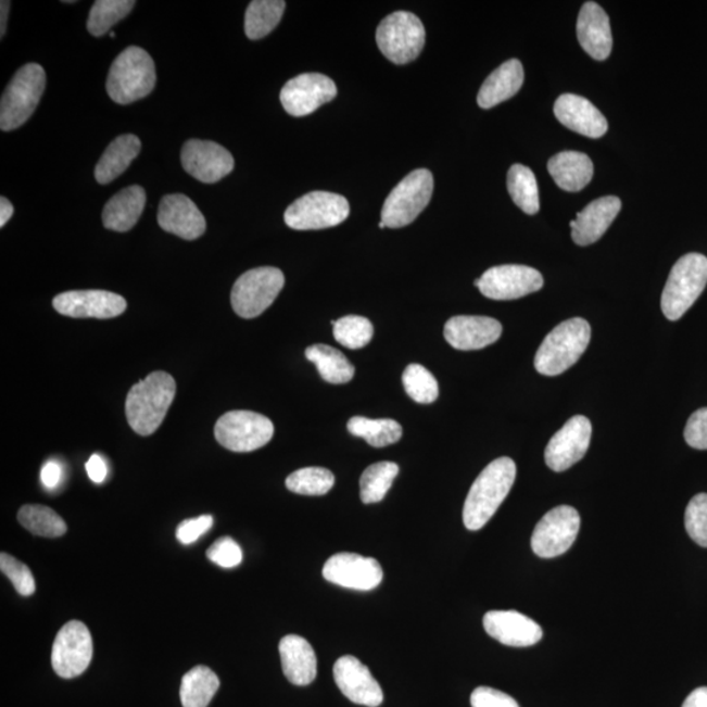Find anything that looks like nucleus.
Instances as JSON below:
<instances>
[{"instance_id":"nucleus-1","label":"nucleus","mask_w":707,"mask_h":707,"mask_svg":"<svg viewBox=\"0 0 707 707\" xmlns=\"http://www.w3.org/2000/svg\"><path fill=\"white\" fill-rule=\"evenodd\" d=\"M516 479V465L509 457L490 463L471 485L464 503L463 520L469 531H479L489 523L506 500Z\"/></svg>"},{"instance_id":"nucleus-2","label":"nucleus","mask_w":707,"mask_h":707,"mask_svg":"<svg viewBox=\"0 0 707 707\" xmlns=\"http://www.w3.org/2000/svg\"><path fill=\"white\" fill-rule=\"evenodd\" d=\"M176 396V381L164 371L152 373L127 394V422L138 435L149 437L161 428Z\"/></svg>"},{"instance_id":"nucleus-3","label":"nucleus","mask_w":707,"mask_h":707,"mask_svg":"<svg viewBox=\"0 0 707 707\" xmlns=\"http://www.w3.org/2000/svg\"><path fill=\"white\" fill-rule=\"evenodd\" d=\"M591 341V327L584 318H570L547 334L534 356V367L545 376L568 371L581 358Z\"/></svg>"},{"instance_id":"nucleus-4","label":"nucleus","mask_w":707,"mask_h":707,"mask_svg":"<svg viewBox=\"0 0 707 707\" xmlns=\"http://www.w3.org/2000/svg\"><path fill=\"white\" fill-rule=\"evenodd\" d=\"M156 85L155 63L142 48L129 47L110 70L106 92L114 103L126 105L152 92Z\"/></svg>"},{"instance_id":"nucleus-5","label":"nucleus","mask_w":707,"mask_h":707,"mask_svg":"<svg viewBox=\"0 0 707 707\" xmlns=\"http://www.w3.org/2000/svg\"><path fill=\"white\" fill-rule=\"evenodd\" d=\"M707 285V258L690 253L673 265L661 294V311L668 320L677 321L696 303Z\"/></svg>"},{"instance_id":"nucleus-6","label":"nucleus","mask_w":707,"mask_h":707,"mask_svg":"<svg viewBox=\"0 0 707 707\" xmlns=\"http://www.w3.org/2000/svg\"><path fill=\"white\" fill-rule=\"evenodd\" d=\"M47 86V74L37 63H28L15 74L0 101V127L11 131L34 114Z\"/></svg>"},{"instance_id":"nucleus-7","label":"nucleus","mask_w":707,"mask_h":707,"mask_svg":"<svg viewBox=\"0 0 707 707\" xmlns=\"http://www.w3.org/2000/svg\"><path fill=\"white\" fill-rule=\"evenodd\" d=\"M426 42V30L419 17L397 11L387 16L376 30L380 52L394 65H406L418 59Z\"/></svg>"},{"instance_id":"nucleus-8","label":"nucleus","mask_w":707,"mask_h":707,"mask_svg":"<svg viewBox=\"0 0 707 707\" xmlns=\"http://www.w3.org/2000/svg\"><path fill=\"white\" fill-rule=\"evenodd\" d=\"M434 192V177L428 169H416L394 188L381 210V222L390 228H403L428 207Z\"/></svg>"},{"instance_id":"nucleus-9","label":"nucleus","mask_w":707,"mask_h":707,"mask_svg":"<svg viewBox=\"0 0 707 707\" xmlns=\"http://www.w3.org/2000/svg\"><path fill=\"white\" fill-rule=\"evenodd\" d=\"M285 286L283 273L277 267H256L236 280L231 292L235 314L254 318L264 314Z\"/></svg>"},{"instance_id":"nucleus-10","label":"nucleus","mask_w":707,"mask_h":707,"mask_svg":"<svg viewBox=\"0 0 707 707\" xmlns=\"http://www.w3.org/2000/svg\"><path fill=\"white\" fill-rule=\"evenodd\" d=\"M350 205L345 197L329 192H311L286 210L285 222L298 231H312L341 225L348 219Z\"/></svg>"},{"instance_id":"nucleus-11","label":"nucleus","mask_w":707,"mask_h":707,"mask_svg":"<svg viewBox=\"0 0 707 707\" xmlns=\"http://www.w3.org/2000/svg\"><path fill=\"white\" fill-rule=\"evenodd\" d=\"M216 441L233 452H252L272 441L274 425L263 414L233 411L223 414L215 425Z\"/></svg>"},{"instance_id":"nucleus-12","label":"nucleus","mask_w":707,"mask_h":707,"mask_svg":"<svg viewBox=\"0 0 707 707\" xmlns=\"http://www.w3.org/2000/svg\"><path fill=\"white\" fill-rule=\"evenodd\" d=\"M581 516L575 507L558 506L544 515L534 528L532 551L540 558L563 556L577 540Z\"/></svg>"},{"instance_id":"nucleus-13","label":"nucleus","mask_w":707,"mask_h":707,"mask_svg":"<svg viewBox=\"0 0 707 707\" xmlns=\"http://www.w3.org/2000/svg\"><path fill=\"white\" fill-rule=\"evenodd\" d=\"M475 286L493 301H515L543 289L544 278L530 266L502 265L483 273L475 280Z\"/></svg>"},{"instance_id":"nucleus-14","label":"nucleus","mask_w":707,"mask_h":707,"mask_svg":"<svg viewBox=\"0 0 707 707\" xmlns=\"http://www.w3.org/2000/svg\"><path fill=\"white\" fill-rule=\"evenodd\" d=\"M93 654L92 636L80 621H70L55 636L52 649V666L62 679L80 677Z\"/></svg>"},{"instance_id":"nucleus-15","label":"nucleus","mask_w":707,"mask_h":707,"mask_svg":"<svg viewBox=\"0 0 707 707\" xmlns=\"http://www.w3.org/2000/svg\"><path fill=\"white\" fill-rule=\"evenodd\" d=\"M337 97L334 81L327 75L307 73L286 83L280 91V103L294 117L314 113Z\"/></svg>"},{"instance_id":"nucleus-16","label":"nucleus","mask_w":707,"mask_h":707,"mask_svg":"<svg viewBox=\"0 0 707 707\" xmlns=\"http://www.w3.org/2000/svg\"><path fill=\"white\" fill-rule=\"evenodd\" d=\"M328 582L356 591H371L383 581L384 572L375 558L356 553H337L324 565Z\"/></svg>"},{"instance_id":"nucleus-17","label":"nucleus","mask_w":707,"mask_h":707,"mask_svg":"<svg viewBox=\"0 0 707 707\" xmlns=\"http://www.w3.org/2000/svg\"><path fill=\"white\" fill-rule=\"evenodd\" d=\"M181 164L195 180L215 184L225 178L235 167L231 152L212 140L190 139L184 144Z\"/></svg>"},{"instance_id":"nucleus-18","label":"nucleus","mask_w":707,"mask_h":707,"mask_svg":"<svg viewBox=\"0 0 707 707\" xmlns=\"http://www.w3.org/2000/svg\"><path fill=\"white\" fill-rule=\"evenodd\" d=\"M592 435L589 418L576 416L565 424L547 443L545 462L554 471H565L588 454Z\"/></svg>"},{"instance_id":"nucleus-19","label":"nucleus","mask_w":707,"mask_h":707,"mask_svg":"<svg viewBox=\"0 0 707 707\" xmlns=\"http://www.w3.org/2000/svg\"><path fill=\"white\" fill-rule=\"evenodd\" d=\"M53 307L59 314L74 318H113L124 314L127 303L111 291L81 290L55 296Z\"/></svg>"},{"instance_id":"nucleus-20","label":"nucleus","mask_w":707,"mask_h":707,"mask_svg":"<svg viewBox=\"0 0 707 707\" xmlns=\"http://www.w3.org/2000/svg\"><path fill=\"white\" fill-rule=\"evenodd\" d=\"M333 677L343 696L352 703L378 707L383 704L384 694L378 681L375 680L368 667L355 656H342L336 661Z\"/></svg>"},{"instance_id":"nucleus-21","label":"nucleus","mask_w":707,"mask_h":707,"mask_svg":"<svg viewBox=\"0 0 707 707\" xmlns=\"http://www.w3.org/2000/svg\"><path fill=\"white\" fill-rule=\"evenodd\" d=\"M483 628L492 639L509 647L536 645L544 634L536 621L516 610L488 611Z\"/></svg>"},{"instance_id":"nucleus-22","label":"nucleus","mask_w":707,"mask_h":707,"mask_svg":"<svg viewBox=\"0 0 707 707\" xmlns=\"http://www.w3.org/2000/svg\"><path fill=\"white\" fill-rule=\"evenodd\" d=\"M157 222L164 231L184 240H195L206 231L205 216L195 203L184 194L165 195L159 206Z\"/></svg>"},{"instance_id":"nucleus-23","label":"nucleus","mask_w":707,"mask_h":707,"mask_svg":"<svg viewBox=\"0 0 707 707\" xmlns=\"http://www.w3.org/2000/svg\"><path fill=\"white\" fill-rule=\"evenodd\" d=\"M501 336L502 324L487 316H455L444 325V339L463 352L493 345Z\"/></svg>"},{"instance_id":"nucleus-24","label":"nucleus","mask_w":707,"mask_h":707,"mask_svg":"<svg viewBox=\"0 0 707 707\" xmlns=\"http://www.w3.org/2000/svg\"><path fill=\"white\" fill-rule=\"evenodd\" d=\"M554 114L571 131L589 138H602L608 131V121L590 100L575 93L560 94Z\"/></svg>"},{"instance_id":"nucleus-25","label":"nucleus","mask_w":707,"mask_h":707,"mask_svg":"<svg viewBox=\"0 0 707 707\" xmlns=\"http://www.w3.org/2000/svg\"><path fill=\"white\" fill-rule=\"evenodd\" d=\"M621 200L615 195L592 201L577 214L576 220L570 222L572 241L581 247L596 243L608 231L621 212Z\"/></svg>"},{"instance_id":"nucleus-26","label":"nucleus","mask_w":707,"mask_h":707,"mask_svg":"<svg viewBox=\"0 0 707 707\" xmlns=\"http://www.w3.org/2000/svg\"><path fill=\"white\" fill-rule=\"evenodd\" d=\"M578 41L591 59L605 61L614 48L609 16L595 2L583 4L577 23Z\"/></svg>"},{"instance_id":"nucleus-27","label":"nucleus","mask_w":707,"mask_h":707,"mask_svg":"<svg viewBox=\"0 0 707 707\" xmlns=\"http://www.w3.org/2000/svg\"><path fill=\"white\" fill-rule=\"evenodd\" d=\"M280 661L286 679L291 684L305 686L314 683L317 658L314 647L301 635H286L279 642Z\"/></svg>"},{"instance_id":"nucleus-28","label":"nucleus","mask_w":707,"mask_h":707,"mask_svg":"<svg viewBox=\"0 0 707 707\" xmlns=\"http://www.w3.org/2000/svg\"><path fill=\"white\" fill-rule=\"evenodd\" d=\"M525 83V68L518 60H509L488 76L477 97L482 110H490L515 97Z\"/></svg>"},{"instance_id":"nucleus-29","label":"nucleus","mask_w":707,"mask_h":707,"mask_svg":"<svg viewBox=\"0 0 707 707\" xmlns=\"http://www.w3.org/2000/svg\"><path fill=\"white\" fill-rule=\"evenodd\" d=\"M553 180L566 192H581L594 177V163L578 151H564L554 155L547 162Z\"/></svg>"},{"instance_id":"nucleus-30","label":"nucleus","mask_w":707,"mask_h":707,"mask_svg":"<svg viewBox=\"0 0 707 707\" xmlns=\"http://www.w3.org/2000/svg\"><path fill=\"white\" fill-rule=\"evenodd\" d=\"M144 205L146 192L139 185L121 190L104 207V227L111 231H129L137 225Z\"/></svg>"},{"instance_id":"nucleus-31","label":"nucleus","mask_w":707,"mask_h":707,"mask_svg":"<svg viewBox=\"0 0 707 707\" xmlns=\"http://www.w3.org/2000/svg\"><path fill=\"white\" fill-rule=\"evenodd\" d=\"M142 149V143L138 137L132 134H125L113 140L108 146L103 156H101L97 169H94V177L99 184H110L124 174L130 167L134 159H136Z\"/></svg>"},{"instance_id":"nucleus-32","label":"nucleus","mask_w":707,"mask_h":707,"mask_svg":"<svg viewBox=\"0 0 707 707\" xmlns=\"http://www.w3.org/2000/svg\"><path fill=\"white\" fill-rule=\"evenodd\" d=\"M305 356L327 383L346 384L354 378L355 368L340 350L317 343L305 350Z\"/></svg>"},{"instance_id":"nucleus-33","label":"nucleus","mask_w":707,"mask_h":707,"mask_svg":"<svg viewBox=\"0 0 707 707\" xmlns=\"http://www.w3.org/2000/svg\"><path fill=\"white\" fill-rule=\"evenodd\" d=\"M220 686L219 678L205 666H197L184 674L180 687L184 707H207Z\"/></svg>"},{"instance_id":"nucleus-34","label":"nucleus","mask_w":707,"mask_h":707,"mask_svg":"<svg viewBox=\"0 0 707 707\" xmlns=\"http://www.w3.org/2000/svg\"><path fill=\"white\" fill-rule=\"evenodd\" d=\"M348 430L356 438H363L375 449L397 443L403 437V428L394 419H369L353 417L349 420Z\"/></svg>"},{"instance_id":"nucleus-35","label":"nucleus","mask_w":707,"mask_h":707,"mask_svg":"<svg viewBox=\"0 0 707 707\" xmlns=\"http://www.w3.org/2000/svg\"><path fill=\"white\" fill-rule=\"evenodd\" d=\"M507 189L515 205L528 215L540 210V197L536 177L526 165L514 164L508 171Z\"/></svg>"},{"instance_id":"nucleus-36","label":"nucleus","mask_w":707,"mask_h":707,"mask_svg":"<svg viewBox=\"0 0 707 707\" xmlns=\"http://www.w3.org/2000/svg\"><path fill=\"white\" fill-rule=\"evenodd\" d=\"M283 0H253L245 12V35L261 40L277 27L283 16Z\"/></svg>"},{"instance_id":"nucleus-37","label":"nucleus","mask_w":707,"mask_h":707,"mask_svg":"<svg viewBox=\"0 0 707 707\" xmlns=\"http://www.w3.org/2000/svg\"><path fill=\"white\" fill-rule=\"evenodd\" d=\"M18 523L36 536L55 539L67 532L65 520L54 509L41 505H27L17 514Z\"/></svg>"},{"instance_id":"nucleus-38","label":"nucleus","mask_w":707,"mask_h":707,"mask_svg":"<svg viewBox=\"0 0 707 707\" xmlns=\"http://www.w3.org/2000/svg\"><path fill=\"white\" fill-rule=\"evenodd\" d=\"M399 471V465L392 462L369 465L361 477L362 502L371 505V503L383 501Z\"/></svg>"},{"instance_id":"nucleus-39","label":"nucleus","mask_w":707,"mask_h":707,"mask_svg":"<svg viewBox=\"0 0 707 707\" xmlns=\"http://www.w3.org/2000/svg\"><path fill=\"white\" fill-rule=\"evenodd\" d=\"M136 5L132 0H98L89 12L87 29L94 37H101L111 30L113 25L130 14Z\"/></svg>"},{"instance_id":"nucleus-40","label":"nucleus","mask_w":707,"mask_h":707,"mask_svg":"<svg viewBox=\"0 0 707 707\" xmlns=\"http://www.w3.org/2000/svg\"><path fill=\"white\" fill-rule=\"evenodd\" d=\"M334 487V475L329 469L310 467L295 470L286 479V488L301 495H325Z\"/></svg>"},{"instance_id":"nucleus-41","label":"nucleus","mask_w":707,"mask_h":707,"mask_svg":"<svg viewBox=\"0 0 707 707\" xmlns=\"http://www.w3.org/2000/svg\"><path fill=\"white\" fill-rule=\"evenodd\" d=\"M333 334L340 345L358 350L371 342L374 325L366 317L350 315L333 323Z\"/></svg>"},{"instance_id":"nucleus-42","label":"nucleus","mask_w":707,"mask_h":707,"mask_svg":"<svg viewBox=\"0 0 707 707\" xmlns=\"http://www.w3.org/2000/svg\"><path fill=\"white\" fill-rule=\"evenodd\" d=\"M403 383L406 393L418 404H432L439 396V386L434 375L417 363L405 368Z\"/></svg>"},{"instance_id":"nucleus-43","label":"nucleus","mask_w":707,"mask_h":707,"mask_svg":"<svg viewBox=\"0 0 707 707\" xmlns=\"http://www.w3.org/2000/svg\"><path fill=\"white\" fill-rule=\"evenodd\" d=\"M685 528L694 543L707 547V494L691 500L685 509Z\"/></svg>"},{"instance_id":"nucleus-44","label":"nucleus","mask_w":707,"mask_h":707,"mask_svg":"<svg viewBox=\"0 0 707 707\" xmlns=\"http://www.w3.org/2000/svg\"><path fill=\"white\" fill-rule=\"evenodd\" d=\"M0 569L10 579L11 583L14 584L18 594L22 596L35 594V578L27 565H24L21 560L10 556L8 553H2V556H0Z\"/></svg>"},{"instance_id":"nucleus-45","label":"nucleus","mask_w":707,"mask_h":707,"mask_svg":"<svg viewBox=\"0 0 707 707\" xmlns=\"http://www.w3.org/2000/svg\"><path fill=\"white\" fill-rule=\"evenodd\" d=\"M207 558L220 568L232 569L243 560V552L231 538H222L209 547Z\"/></svg>"},{"instance_id":"nucleus-46","label":"nucleus","mask_w":707,"mask_h":707,"mask_svg":"<svg viewBox=\"0 0 707 707\" xmlns=\"http://www.w3.org/2000/svg\"><path fill=\"white\" fill-rule=\"evenodd\" d=\"M685 442L694 450H707V407L694 412L684 431Z\"/></svg>"},{"instance_id":"nucleus-47","label":"nucleus","mask_w":707,"mask_h":707,"mask_svg":"<svg viewBox=\"0 0 707 707\" xmlns=\"http://www.w3.org/2000/svg\"><path fill=\"white\" fill-rule=\"evenodd\" d=\"M214 525L212 515H202L200 518L184 520L177 527L176 538L181 544L189 545L195 543L202 534H205Z\"/></svg>"},{"instance_id":"nucleus-48","label":"nucleus","mask_w":707,"mask_h":707,"mask_svg":"<svg viewBox=\"0 0 707 707\" xmlns=\"http://www.w3.org/2000/svg\"><path fill=\"white\" fill-rule=\"evenodd\" d=\"M471 707H520L508 694L493 690L489 686H480L471 693Z\"/></svg>"},{"instance_id":"nucleus-49","label":"nucleus","mask_w":707,"mask_h":707,"mask_svg":"<svg viewBox=\"0 0 707 707\" xmlns=\"http://www.w3.org/2000/svg\"><path fill=\"white\" fill-rule=\"evenodd\" d=\"M87 474L89 479L94 483H101L106 479L108 468L103 457L92 455L86 464Z\"/></svg>"},{"instance_id":"nucleus-50","label":"nucleus","mask_w":707,"mask_h":707,"mask_svg":"<svg viewBox=\"0 0 707 707\" xmlns=\"http://www.w3.org/2000/svg\"><path fill=\"white\" fill-rule=\"evenodd\" d=\"M62 469L61 465L56 462H49L43 465L41 470V481L48 489L59 487L61 481Z\"/></svg>"},{"instance_id":"nucleus-51","label":"nucleus","mask_w":707,"mask_h":707,"mask_svg":"<svg viewBox=\"0 0 707 707\" xmlns=\"http://www.w3.org/2000/svg\"><path fill=\"white\" fill-rule=\"evenodd\" d=\"M683 707H707V686L693 691L684 700Z\"/></svg>"},{"instance_id":"nucleus-52","label":"nucleus","mask_w":707,"mask_h":707,"mask_svg":"<svg viewBox=\"0 0 707 707\" xmlns=\"http://www.w3.org/2000/svg\"><path fill=\"white\" fill-rule=\"evenodd\" d=\"M14 212L15 210L14 206H12V203L5 199V197H2V199H0V227L5 226V223L11 219Z\"/></svg>"},{"instance_id":"nucleus-53","label":"nucleus","mask_w":707,"mask_h":707,"mask_svg":"<svg viewBox=\"0 0 707 707\" xmlns=\"http://www.w3.org/2000/svg\"><path fill=\"white\" fill-rule=\"evenodd\" d=\"M10 2H2V23H0V31H2V37L5 34V25H8V18H9V11H10Z\"/></svg>"},{"instance_id":"nucleus-54","label":"nucleus","mask_w":707,"mask_h":707,"mask_svg":"<svg viewBox=\"0 0 707 707\" xmlns=\"http://www.w3.org/2000/svg\"><path fill=\"white\" fill-rule=\"evenodd\" d=\"M386 227H387V226L384 225V223H383V222H380L379 228L383 229V228H386Z\"/></svg>"}]
</instances>
